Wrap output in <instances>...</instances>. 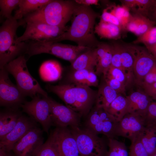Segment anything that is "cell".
<instances>
[{
	"instance_id": "obj_1",
	"label": "cell",
	"mask_w": 156,
	"mask_h": 156,
	"mask_svg": "<svg viewBox=\"0 0 156 156\" xmlns=\"http://www.w3.org/2000/svg\"><path fill=\"white\" fill-rule=\"evenodd\" d=\"M99 16L90 6L78 4L72 16L71 25L67 30L59 36L46 41L57 42L68 40L80 46L96 48L100 42L95 35L94 25Z\"/></svg>"
},
{
	"instance_id": "obj_2",
	"label": "cell",
	"mask_w": 156,
	"mask_h": 156,
	"mask_svg": "<svg viewBox=\"0 0 156 156\" xmlns=\"http://www.w3.org/2000/svg\"><path fill=\"white\" fill-rule=\"evenodd\" d=\"M47 90L56 94L66 106L79 114L86 116L95 102L96 94L90 87L77 84H47Z\"/></svg>"
},
{
	"instance_id": "obj_3",
	"label": "cell",
	"mask_w": 156,
	"mask_h": 156,
	"mask_svg": "<svg viewBox=\"0 0 156 156\" xmlns=\"http://www.w3.org/2000/svg\"><path fill=\"white\" fill-rule=\"evenodd\" d=\"M78 4L75 0H51L39 10L26 16L23 21L66 26Z\"/></svg>"
},
{
	"instance_id": "obj_4",
	"label": "cell",
	"mask_w": 156,
	"mask_h": 156,
	"mask_svg": "<svg viewBox=\"0 0 156 156\" xmlns=\"http://www.w3.org/2000/svg\"><path fill=\"white\" fill-rule=\"evenodd\" d=\"M25 23L18 21L13 16L6 19L0 28V68L25 53L26 44L16 42V32L18 28Z\"/></svg>"
},
{
	"instance_id": "obj_5",
	"label": "cell",
	"mask_w": 156,
	"mask_h": 156,
	"mask_svg": "<svg viewBox=\"0 0 156 156\" xmlns=\"http://www.w3.org/2000/svg\"><path fill=\"white\" fill-rule=\"evenodd\" d=\"M27 61L25 55H21L7 64L3 68L14 77L16 85L25 96L33 98L40 94L47 97V93L30 73Z\"/></svg>"
},
{
	"instance_id": "obj_6",
	"label": "cell",
	"mask_w": 156,
	"mask_h": 156,
	"mask_svg": "<svg viewBox=\"0 0 156 156\" xmlns=\"http://www.w3.org/2000/svg\"><path fill=\"white\" fill-rule=\"evenodd\" d=\"M89 48L47 41H33L26 44L24 54L29 57L41 53H48L68 61L71 63L80 54Z\"/></svg>"
},
{
	"instance_id": "obj_7",
	"label": "cell",
	"mask_w": 156,
	"mask_h": 156,
	"mask_svg": "<svg viewBox=\"0 0 156 156\" xmlns=\"http://www.w3.org/2000/svg\"><path fill=\"white\" fill-rule=\"evenodd\" d=\"M70 129L76 141L80 156H105L108 139L107 142L86 128L73 126Z\"/></svg>"
},
{
	"instance_id": "obj_8",
	"label": "cell",
	"mask_w": 156,
	"mask_h": 156,
	"mask_svg": "<svg viewBox=\"0 0 156 156\" xmlns=\"http://www.w3.org/2000/svg\"><path fill=\"white\" fill-rule=\"evenodd\" d=\"M47 97L38 94L30 101H26L21 106L22 111L41 125L43 131L49 133L53 126L50 115V107Z\"/></svg>"
},
{
	"instance_id": "obj_9",
	"label": "cell",
	"mask_w": 156,
	"mask_h": 156,
	"mask_svg": "<svg viewBox=\"0 0 156 156\" xmlns=\"http://www.w3.org/2000/svg\"><path fill=\"white\" fill-rule=\"evenodd\" d=\"M26 23V29L23 34L17 38L16 42L29 40L38 42L49 40L59 36L68 29L66 26H53L38 22Z\"/></svg>"
},
{
	"instance_id": "obj_10",
	"label": "cell",
	"mask_w": 156,
	"mask_h": 156,
	"mask_svg": "<svg viewBox=\"0 0 156 156\" xmlns=\"http://www.w3.org/2000/svg\"><path fill=\"white\" fill-rule=\"evenodd\" d=\"M3 68L0 71V105L6 108L19 109L26 101V97L16 85L10 80Z\"/></svg>"
},
{
	"instance_id": "obj_11",
	"label": "cell",
	"mask_w": 156,
	"mask_h": 156,
	"mask_svg": "<svg viewBox=\"0 0 156 156\" xmlns=\"http://www.w3.org/2000/svg\"><path fill=\"white\" fill-rule=\"evenodd\" d=\"M43 131L36 126L28 131L14 145V156H35L44 143Z\"/></svg>"
},
{
	"instance_id": "obj_12",
	"label": "cell",
	"mask_w": 156,
	"mask_h": 156,
	"mask_svg": "<svg viewBox=\"0 0 156 156\" xmlns=\"http://www.w3.org/2000/svg\"><path fill=\"white\" fill-rule=\"evenodd\" d=\"M47 99L53 126L59 127L79 126L81 117L79 114L49 96Z\"/></svg>"
},
{
	"instance_id": "obj_13",
	"label": "cell",
	"mask_w": 156,
	"mask_h": 156,
	"mask_svg": "<svg viewBox=\"0 0 156 156\" xmlns=\"http://www.w3.org/2000/svg\"><path fill=\"white\" fill-rule=\"evenodd\" d=\"M146 126L142 115L128 113L117 122L115 135L127 138L131 141L141 134Z\"/></svg>"
},
{
	"instance_id": "obj_14",
	"label": "cell",
	"mask_w": 156,
	"mask_h": 156,
	"mask_svg": "<svg viewBox=\"0 0 156 156\" xmlns=\"http://www.w3.org/2000/svg\"><path fill=\"white\" fill-rule=\"evenodd\" d=\"M134 82L139 85L156 63V59L146 48L133 45Z\"/></svg>"
},
{
	"instance_id": "obj_15",
	"label": "cell",
	"mask_w": 156,
	"mask_h": 156,
	"mask_svg": "<svg viewBox=\"0 0 156 156\" xmlns=\"http://www.w3.org/2000/svg\"><path fill=\"white\" fill-rule=\"evenodd\" d=\"M52 135L60 156H80L75 140L68 127H56Z\"/></svg>"
},
{
	"instance_id": "obj_16",
	"label": "cell",
	"mask_w": 156,
	"mask_h": 156,
	"mask_svg": "<svg viewBox=\"0 0 156 156\" xmlns=\"http://www.w3.org/2000/svg\"><path fill=\"white\" fill-rule=\"evenodd\" d=\"M36 126L37 122L34 120L22 114L12 130L0 140V149L11 151L14 144L28 131Z\"/></svg>"
},
{
	"instance_id": "obj_17",
	"label": "cell",
	"mask_w": 156,
	"mask_h": 156,
	"mask_svg": "<svg viewBox=\"0 0 156 156\" xmlns=\"http://www.w3.org/2000/svg\"><path fill=\"white\" fill-rule=\"evenodd\" d=\"M128 101L127 114L137 113L144 116L153 100L142 90L134 91L126 96Z\"/></svg>"
},
{
	"instance_id": "obj_18",
	"label": "cell",
	"mask_w": 156,
	"mask_h": 156,
	"mask_svg": "<svg viewBox=\"0 0 156 156\" xmlns=\"http://www.w3.org/2000/svg\"><path fill=\"white\" fill-rule=\"evenodd\" d=\"M97 63L95 72L97 75H105L111 65L112 57V45L100 42L96 48Z\"/></svg>"
},
{
	"instance_id": "obj_19",
	"label": "cell",
	"mask_w": 156,
	"mask_h": 156,
	"mask_svg": "<svg viewBox=\"0 0 156 156\" xmlns=\"http://www.w3.org/2000/svg\"><path fill=\"white\" fill-rule=\"evenodd\" d=\"M22 115V112L19 109L6 108L1 111L0 140L12 130Z\"/></svg>"
},
{
	"instance_id": "obj_20",
	"label": "cell",
	"mask_w": 156,
	"mask_h": 156,
	"mask_svg": "<svg viewBox=\"0 0 156 156\" xmlns=\"http://www.w3.org/2000/svg\"><path fill=\"white\" fill-rule=\"evenodd\" d=\"M97 76L94 69H86L75 70L69 75L68 78L72 83L90 87L98 85Z\"/></svg>"
},
{
	"instance_id": "obj_21",
	"label": "cell",
	"mask_w": 156,
	"mask_h": 156,
	"mask_svg": "<svg viewBox=\"0 0 156 156\" xmlns=\"http://www.w3.org/2000/svg\"><path fill=\"white\" fill-rule=\"evenodd\" d=\"M97 61L96 48H89L76 58L71 63V66L74 70L94 69Z\"/></svg>"
},
{
	"instance_id": "obj_22",
	"label": "cell",
	"mask_w": 156,
	"mask_h": 156,
	"mask_svg": "<svg viewBox=\"0 0 156 156\" xmlns=\"http://www.w3.org/2000/svg\"><path fill=\"white\" fill-rule=\"evenodd\" d=\"M62 68L60 64L57 61L49 60L44 62L41 65L39 73L41 78L43 81H56L60 78Z\"/></svg>"
},
{
	"instance_id": "obj_23",
	"label": "cell",
	"mask_w": 156,
	"mask_h": 156,
	"mask_svg": "<svg viewBox=\"0 0 156 156\" xmlns=\"http://www.w3.org/2000/svg\"><path fill=\"white\" fill-rule=\"evenodd\" d=\"M51 0H21L18 8L13 16L16 19H21L23 16L36 11L47 4Z\"/></svg>"
},
{
	"instance_id": "obj_24",
	"label": "cell",
	"mask_w": 156,
	"mask_h": 156,
	"mask_svg": "<svg viewBox=\"0 0 156 156\" xmlns=\"http://www.w3.org/2000/svg\"><path fill=\"white\" fill-rule=\"evenodd\" d=\"M118 94L105 82L101 85L96 94L95 106L105 109Z\"/></svg>"
},
{
	"instance_id": "obj_25",
	"label": "cell",
	"mask_w": 156,
	"mask_h": 156,
	"mask_svg": "<svg viewBox=\"0 0 156 156\" xmlns=\"http://www.w3.org/2000/svg\"><path fill=\"white\" fill-rule=\"evenodd\" d=\"M122 30L119 26L100 20L94 27V33L101 38L117 40L120 38Z\"/></svg>"
},
{
	"instance_id": "obj_26",
	"label": "cell",
	"mask_w": 156,
	"mask_h": 156,
	"mask_svg": "<svg viewBox=\"0 0 156 156\" xmlns=\"http://www.w3.org/2000/svg\"><path fill=\"white\" fill-rule=\"evenodd\" d=\"M120 61L122 70L134 81L133 72L134 57L133 45L120 44Z\"/></svg>"
},
{
	"instance_id": "obj_27",
	"label": "cell",
	"mask_w": 156,
	"mask_h": 156,
	"mask_svg": "<svg viewBox=\"0 0 156 156\" xmlns=\"http://www.w3.org/2000/svg\"><path fill=\"white\" fill-rule=\"evenodd\" d=\"M140 136L141 142L149 156L156 153V126H146Z\"/></svg>"
},
{
	"instance_id": "obj_28",
	"label": "cell",
	"mask_w": 156,
	"mask_h": 156,
	"mask_svg": "<svg viewBox=\"0 0 156 156\" xmlns=\"http://www.w3.org/2000/svg\"><path fill=\"white\" fill-rule=\"evenodd\" d=\"M109 120L118 121L105 109L95 106L88 115L85 122L86 128L89 127L102 122Z\"/></svg>"
},
{
	"instance_id": "obj_29",
	"label": "cell",
	"mask_w": 156,
	"mask_h": 156,
	"mask_svg": "<svg viewBox=\"0 0 156 156\" xmlns=\"http://www.w3.org/2000/svg\"><path fill=\"white\" fill-rule=\"evenodd\" d=\"M127 105L126 96L119 94L105 110L119 121L126 114Z\"/></svg>"
},
{
	"instance_id": "obj_30",
	"label": "cell",
	"mask_w": 156,
	"mask_h": 156,
	"mask_svg": "<svg viewBox=\"0 0 156 156\" xmlns=\"http://www.w3.org/2000/svg\"><path fill=\"white\" fill-rule=\"evenodd\" d=\"M118 122L117 120L103 121L86 128L97 135L103 134L108 139L115 138L116 137L115 131Z\"/></svg>"
},
{
	"instance_id": "obj_31",
	"label": "cell",
	"mask_w": 156,
	"mask_h": 156,
	"mask_svg": "<svg viewBox=\"0 0 156 156\" xmlns=\"http://www.w3.org/2000/svg\"><path fill=\"white\" fill-rule=\"evenodd\" d=\"M108 139L109 149L105 156H129L127 147L124 142L115 138Z\"/></svg>"
},
{
	"instance_id": "obj_32",
	"label": "cell",
	"mask_w": 156,
	"mask_h": 156,
	"mask_svg": "<svg viewBox=\"0 0 156 156\" xmlns=\"http://www.w3.org/2000/svg\"><path fill=\"white\" fill-rule=\"evenodd\" d=\"M35 156H60L51 133L47 139Z\"/></svg>"
},
{
	"instance_id": "obj_33",
	"label": "cell",
	"mask_w": 156,
	"mask_h": 156,
	"mask_svg": "<svg viewBox=\"0 0 156 156\" xmlns=\"http://www.w3.org/2000/svg\"><path fill=\"white\" fill-rule=\"evenodd\" d=\"M135 44L142 43L147 49L156 44V25L151 27L144 34L138 37L133 41Z\"/></svg>"
},
{
	"instance_id": "obj_34",
	"label": "cell",
	"mask_w": 156,
	"mask_h": 156,
	"mask_svg": "<svg viewBox=\"0 0 156 156\" xmlns=\"http://www.w3.org/2000/svg\"><path fill=\"white\" fill-rule=\"evenodd\" d=\"M136 13L138 17V28L135 35L138 37L144 34L156 25L146 16L139 13Z\"/></svg>"
},
{
	"instance_id": "obj_35",
	"label": "cell",
	"mask_w": 156,
	"mask_h": 156,
	"mask_svg": "<svg viewBox=\"0 0 156 156\" xmlns=\"http://www.w3.org/2000/svg\"><path fill=\"white\" fill-rule=\"evenodd\" d=\"M21 0H0V14L9 19L13 17L12 11L17 6Z\"/></svg>"
},
{
	"instance_id": "obj_36",
	"label": "cell",
	"mask_w": 156,
	"mask_h": 156,
	"mask_svg": "<svg viewBox=\"0 0 156 156\" xmlns=\"http://www.w3.org/2000/svg\"><path fill=\"white\" fill-rule=\"evenodd\" d=\"M105 75H107L116 79L126 87L133 81L121 69L111 66Z\"/></svg>"
},
{
	"instance_id": "obj_37",
	"label": "cell",
	"mask_w": 156,
	"mask_h": 156,
	"mask_svg": "<svg viewBox=\"0 0 156 156\" xmlns=\"http://www.w3.org/2000/svg\"><path fill=\"white\" fill-rule=\"evenodd\" d=\"M140 135L131 141L129 156H149L141 142Z\"/></svg>"
},
{
	"instance_id": "obj_38",
	"label": "cell",
	"mask_w": 156,
	"mask_h": 156,
	"mask_svg": "<svg viewBox=\"0 0 156 156\" xmlns=\"http://www.w3.org/2000/svg\"><path fill=\"white\" fill-rule=\"evenodd\" d=\"M146 126H156V101H153L143 116Z\"/></svg>"
},
{
	"instance_id": "obj_39",
	"label": "cell",
	"mask_w": 156,
	"mask_h": 156,
	"mask_svg": "<svg viewBox=\"0 0 156 156\" xmlns=\"http://www.w3.org/2000/svg\"><path fill=\"white\" fill-rule=\"evenodd\" d=\"M105 82L118 94L125 95L126 86L116 79L107 75L103 76Z\"/></svg>"
},
{
	"instance_id": "obj_40",
	"label": "cell",
	"mask_w": 156,
	"mask_h": 156,
	"mask_svg": "<svg viewBox=\"0 0 156 156\" xmlns=\"http://www.w3.org/2000/svg\"><path fill=\"white\" fill-rule=\"evenodd\" d=\"M100 17V20L118 26L121 28L118 19L107 8L103 10Z\"/></svg>"
},
{
	"instance_id": "obj_41",
	"label": "cell",
	"mask_w": 156,
	"mask_h": 156,
	"mask_svg": "<svg viewBox=\"0 0 156 156\" xmlns=\"http://www.w3.org/2000/svg\"><path fill=\"white\" fill-rule=\"evenodd\" d=\"M147 94L156 101V82L150 84H141L139 85Z\"/></svg>"
},
{
	"instance_id": "obj_42",
	"label": "cell",
	"mask_w": 156,
	"mask_h": 156,
	"mask_svg": "<svg viewBox=\"0 0 156 156\" xmlns=\"http://www.w3.org/2000/svg\"><path fill=\"white\" fill-rule=\"evenodd\" d=\"M156 82V63L144 77L141 84H150Z\"/></svg>"
},
{
	"instance_id": "obj_43",
	"label": "cell",
	"mask_w": 156,
	"mask_h": 156,
	"mask_svg": "<svg viewBox=\"0 0 156 156\" xmlns=\"http://www.w3.org/2000/svg\"><path fill=\"white\" fill-rule=\"evenodd\" d=\"M146 16L156 25V0H153L146 15Z\"/></svg>"
},
{
	"instance_id": "obj_44",
	"label": "cell",
	"mask_w": 156,
	"mask_h": 156,
	"mask_svg": "<svg viewBox=\"0 0 156 156\" xmlns=\"http://www.w3.org/2000/svg\"><path fill=\"white\" fill-rule=\"evenodd\" d=\"M76 3L79 5L90 6L91 5H98L99 1L98 0H75Z\"/></svg>"
},
{
	"instance_id": "obj_45",
	"label": "cell",
	"mask_w": 156,
	"mask_h": 156,
	"mask_svg": "<svg viewBox=\"0 0 156 156\" xmlns=\"http://www.w3.org/2000/svg\"><path fill=\"white\" fill-rule=\"evenodd\" d=\"M11 151H8L3 149H0V156H14Z\"/></svg>"
},
{
	"instance_id": "obj_46",
	"label": "cell",
	"mask_w": 156,
	"mask_h": 156,
	"mask_svg": "<svg viewBox=\"0 0 156 156\" xmlns=\"http://www.w3.org/2000/svg\"><path fill=\"white\" fill-rule=\"evenodd\" d=\"M146 49L156 59V44Z\"/></svg>"
},
{
	"instance_id": "obj_47",
	"label": "cell",
	"mask_w": 156,
	"mask_h": 156,
	"mask_svg": "<svg viewBox=\"0 0 156 156\" xmlns=\"http://www.w3.org/2000/svg\"><path fill=\"white\" fill-rule=\"evenodd\" d=\"M151 156H156V153Z\"/></svg>"
}]
</instances>
